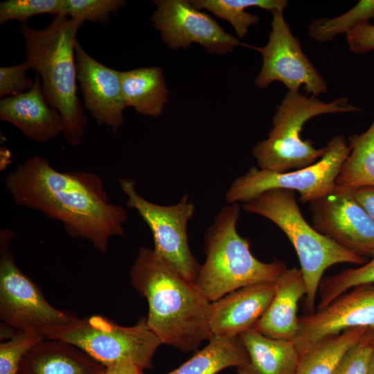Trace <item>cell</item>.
<instances>
[{"label": "cell", "instance_id": "6da1fadb", "mask_svg": "<svg viewBox=\"0 0 374 374\" xmlns=\"http://www.w3.org/2000/svg\"><path fill=\"white\" fill-rule=\"evenodd\" d=\"M6 187L15 204L60 222L69 236L90 242L103 253L112 238L125 236L127 211L109 200L95 173L61 172L35 156L8 175Z\"/></svg>", "mask_w": 374, "mask_h": 374}, {"label": "cell", "instance_id": "7a4b0ae2", "mask_svg": "<svg viewBox=\"0 0 374 374\" xmlns=\"http://www.w3.org/2000/svg\"><path fill=\"white\" fill-rule=\"evenodd\" d=\"M130 278L147 301V323L162 344L191 352L213 337L209 326L211 302L153 249H139Z\"/></svg>", "mask_w": 374, "mask_h": 374}, {"label": "cell", "instance_id": "3957f363", "mask_svg": "<svg viewBox=\"0 0 374 374\" xmlns=\"http://www.w3.org/2000/svg\"><path fill=\"white\" fill-rule=\"evenodd\" d=\"M83 21L65 15L53 16L45 28L33 29L22 24L26 62L42 80L48 103L61 114L63 135L72 145L82 141L87 118L77 95V65L75 46Z\"/></svg>", "mask_w": 374, "mask_h": 374}, {"label": "cell", "instance_id": "277c9868", "mask_svg": "<svg viewBox=\"0 0 374 374\" xmlns=\"http://www.w3.org/2000/svg\"><path fill=\"white\" fill-rule=\"evenodd\" d=\"M240 213L239 204H228L205 235L206 260L195 285L210 302L243 287L275 283L287 269L280 260L264 262L251 253L249 240L237 231Z\"/></svg>", "mask_w": 374, "mask_h": 374}, {"label": "cell", "instance_id": "5b68a950", "mask_svg": "<svg viewBox=\"0 0 374 374\" xmlns=\"http://www.w3.org/2000/svg\"><path fill=\"white\" fill-rule=\"evenodd\" d=\"M242 208L274 222L294 246L306 286L308 314L315 312L317 294L328 268L339 263L362 265L367 262L366 258L343 248L310 225L302 215L294 191L269 190L244 202Z\"/></svg>", "mask_w": 374, "mask_h": 374}, {"label": "cell", "instance_id": "8992f818", "mask_svg": "<svg viewBox=\"0 0 374 374\" xmlns=\"http://www.w3.org/2000/svg\"><path fill=\"white\" fill-rule=\"evenodd\" d=\"M347 97L326 103L300 91H287L277 107L268 137L252 150L259 168L276 172L305 168L323 155L326 148L317 149L309 139L301 138L304 124L310 118L326 114L359 112Z\"/></svg>", "mask_w": 374, "mask_h": 374}, {"label": "cell", "instance_id": "52a82bcc", "mask_svg": "<svg viewBox=\"0 0 374 374\" xmlns=\"http://www.w3.org/2000/svg\"><path fill=\"white\" fill-rule=\"evenodd\" d=\"M15 232L0 231V318L17 331L48 339L77 318L51 305L17 266L10 242Z\"/></svg>", "mask_w": 374, "mask_h": 374}, {"label": "cell", "instance_id": "ba28073f", "mask_svg": "<svg viewBox=\"0 0 374 374\" xmlns=\"http://www.w3.org/2000/svg\"><path fill=\"white\" fill-rule=\"evenodd\" d=\"M48 339L71 344L105 367L132 362L142 369L152 366L153 357L162 344L145 317L134 326H123L100 315L77 317Z\"/></svg>", "mask_w": 374, "mask_h": 374}, {"label": "cell", "instance_id": "9c48e42d", "mask_svg": "<svg viewBox=\"0 0 374 374\" xmlns=\"http://www.w3.org/2000/svg\"><path fill=\"white\" fill-rule=\"evenodd\" d=\"M325 148L319 160L303 168L280 172L252 166L232 182L225 195L226 202L244 203L272 189L297 191L303 204L318 199L336 186L341 166L350 153L343 135L334 136Z\"/></svg>", "mask_w": 374, "mask_h": 374}, {"label": "cell", "instance_id": "30bf717a", "mask_svg": "<svg viewBox=\"0 0 374 374\" xmlns=\"http://www.w3.org/2000/svg\"><path fill=\"white\" fill-rule=\"evenodd\" d=\"M136 181L122 178L119 187L127 195L126 205L137 211L153 236L154 252L184 278L195 285L201 265L192 253L187 226L195 213V204L185 194L173 205L152 203L138 193Z\"/></svg>", "mask_w": 374, "mask_h": 374}, {"label": "cell", "instance_id": "8fae6325", "mask_svg": "<svg viewBox=\"0 0 374 374\" xmlns=\"http://www.w3.org/2000/svg\"><path fill=\"white\" fill-rule=\"evenodd\" d=\"M271 32L267 43L253 47L262 56V65L256 84L265 89L273 82H280L288 91H299L317 97L328 91V85L311 61L303 53L299 40L292 33L283 10L271 11Z\"/></svg>", "mask_w": 374, "mask_h": 374}, {"label": "cell", "instance_id": "7c38bea8", "mask_svg": "<svg viewBox=\"0 0 374 374\" xmlns=\"http://www.w3.org/2000/svg\"><path fill=\"white\" fill-rule=\"evenodd\" d=\"M309 206L318 232L359 256L374 257V221L352 188L336 184Z\"/></svg>", "mask_w": 374, "mask_h": 374}, {"label": "cell", "instance_id": "4fadbf2b", "mask_svg": "<svg viewBox=\"0 0 374 374\" xmlns=\"http://www.w3.org/2000/svg\"><path fill=\"white\" fill-rule=\"evenodd\" d=\"M157 10L152 16L153 26L172 49L187 48L193 43L203 46L209 53L225 54L244 46L226 33L209 15L186 0H154Z\"/></svg>", "mask_w": 374, "mask_h": 374}, {"label": "cell", "instance_id": "5bb4252c", "mask_svg": "<svg viewBox=\"0 0 374 374\" xmlns=\"http://www.w3.org/2000/svg\"><path fill=\"white\" fill-rule=\"evenodd\" d=\"M360 327L374 328V284L356 286L323 308L299 317L292 341L301 357L319 340Z\"/></svg>", "mask_w": 374, "mask_h": 374}, {"label": "cell", "instance_id": "9a60e30c", "mask_svg": "<svg viewBox=\"0 0 374 374\" xmlns=\"http://www.w3.org/2000/svg\"><path fill=\"white\" fill-rule=\"evenodd\" d=\"M77 79L86 109L99 125H106L117 133L124 121L121 71L91 57L77 40L75 46Z\"/></svg>", "mask_w": 374, "mask_h": 374}, {"label": "cell", "instance_id": "2e32d148", "mask_svg": "<svg viewBox=\"0 0 374 374\" xmlns=\"http://www.w3.org/2000/svg\"><path fill=\"white\" fill-rule=\"evenodd\" d=\"M275 293V283L251 285L211 303L209 326L213 336L238 337L253 328L266 312Z\"/></svg>", "mask_w": 374, "mask_h": 374}, {"label": "cell", "instance_id": "e0dca14e", "mask_svg": "<svg viewBox=\"0 0 374 374\" xmlns=\"http://www.w3.org/2000/svg\"><path fill=\"white\" fill-rule=\"evenodd\" d=\"M0 118L14 125L27 137L39 143L52 140L64 130L61 114L45 97L37 73L28 91L1 99Z\"/></svg>", "mask_w": 374, "mask_h": 374}, {"label": "cell", "instance_id": "ac0fdd59", "mask_svg": "<svg viewBox=\"0 0 374 374\" xmlns=\"http://www.w3.org/2000/svg\"><path fill=\"white\" fill-rule=\"evenodd\" d=\"M306 293L301 269H287L275 282L274 297L254 328L272 339L293 341L299 326L298 304Z\"/></svg>", "mask_w": 374, "mask_h": 374}, {"label": "cell", "instance_id": "d6986e66", "mask_svg": "<svg viewBox=\"0 0 374 374\" xmlns=\"http://www.w3.org/2000/svg\"><path fill=\"white\" fill-rule=\"evenodd\" d=\"M104 368L78 347L44 338L26 353L18 374H100Z\"/></svg>", "mask_w": 374, "mask_h": 374}, {"label": "cell", "instance_id": "ffe728a7", "mask_svg": "<svg viewBox=\"0 0 374 374\" xmlns=\"http://www.w3.org/2000/svg\"><path fill=\"white\" fill-rule=\"evenodd\" d=\"M239 338L248 354V362L238 374H296L300 355L292 341L268 337L254 328Z\"/></svg>", "mask_w": 374, "mask_h": 374}, {"label": "cell", "instance_id": "44dd1931", "mask_svg": "<svg viewBox=\"0 0 374 374\" xmlns=\"http://www.w3.org/2000/svg\"><path fill=\"white\" fill-rule=\"evenodd\" d=\"M121 86L126 107L139 114L158 117L168 100V91L161 68L141 67L121 71Z\"/></svg>", "mask_w": 374, "mask_h": 374}, {"label": "cell", "instance_id": "7402d4cb", "mask_svg": "<svg viewBox=\"0 0 374 374\" xmlns=\"http://www.w3.org/2000/svg\"><path fill=\"white\" fill-rule=\"evenodd\" d=\"M369 328H351L319 340L301 356L296 374H335L348 352Z\"/></svg>", "mask_w": 374, "mask_h": 374}, {"label": "cell", "instance_id": "603a6c76", "mask_svg": "<svg viewBox=\"0 0 374 374\" xmlns=\"http://www.w3.org/2000/svg\"><path fill=\"white\" fill-rule=\"evenodd\" d=\"M247 352L239 337L213 336L208 344L176 369L166 374H217L229 368H239L248 362Z\"/></svg>", "mask_w": 374, "mask_h": 374}, {"label": "cell", "instance_id": "cb8c5ba5", "mask_svg": "<svg viewBox=\"0 0 374 374\" xmlns=\"http://www.w3.org/2000/svg\"><path fill=\"white\" fill-rule=\"evenodd\" d=\"M348 141L350 153L336 184L352 189L374 186V121L364 132L352 134Z\"/></svg>", "mask_w": 374, "mask_h": 374}, {"label": "cell", "instance_id": "d4e9b609", "mask_svg": "<svg viewBox=\"0 0 374 374\" xmlns=\"http://www.w3.org/2000/svg\"><path fill=\"white\" fill-rule=\"evenodd\" d=\"M190 3L197 9H206L216 17L228 21L237 36L243 38L250 26L258 21V17L245 11L249 7H259L269 11L284 10L286 0H193Z\"/></svg>", "mask_w": 374, "mask_h": 374}, {"label": "cell", "instance_id": "484cf974", "mask_svg": "<svg viewBox=\"0 0 374 374\" xmlns=\"http://www.w3.org/2000/svg\"><path fill=\"white\" fill-rule=\"evenodd\" d=\"M374 18V0H361L346 13L334 18L314 19L308 27V35L319 42L332 40L348 33L358 24Z\"/></svg>", "mask_w": 374, "mask_h": 374}, {"label": "cell", "instance_id": "4316f807", "mask_svg": "<svg viewBox=\"0 0 374 374\" xmlns=\"http://www.w3.org/2000/svg\"><path fill=\"white\" fill-rule=\"evenodd\" d=\"M364 284H374V257L359 267L346 269L322 278L317 310L327 306L349 290Z\"/></svg>", "mask_w": 374, "mask_h": 374}, {"label": "cell", "instance_id": "83f0119b", "mask_svg": "<svg viewBox=\"0 0 374 374\" xmlns=\"http://www.w3.org/2000/svg\"><path fill=\"white\" fill-rule=\"evenodd\" d=\"M64 0H8L0 3V24L11 20L26 22L43 14L63 15Z\"/></svg>", "mask_w": 374, "mask_h": 374}, {"label": "cell", "instance_id": "f1b7e54d", "mask_svg": "<svg viewBox=\"0 0 374 374\" xmlns=\"http://www.w3.org/2000/svg\"><path fill=\"white\" fill-rule=\"evenodd\" d=\"M125 3L123 0H64L63 15L106 24L110 14L117 12Z\"/></svg>", "mask_w": 374, "mask_h": 374}, {"label": "cell", "instance_id": "f546056e", "mask_svg": "<svg viewBox=\"0 0 374 374\" xmlns=\"http://www.w3.org/2000/svg\"><path fill=\"white\" fill-rule=\"evenodd\" d=\"M39 335L17 331L10 339L0 344V374H18L26 353L37 341Z\"/></svg>", "mask_w": 374, "mask_h": 374}, {"label": "cell", "instance_id": "4dcf8cb0", "mask_svg": "<svg viewBox=\"0 0 374 374\" xmlns=\"http://www.w3.org/2000/svg\"><path fill=\"white\" fill-rule=\"evenodd\" d=\"M374 350L373 329L346 354L335 374H370L371 358Z\"/></svg>", "mask_w": 374, "mask_h": 374}, {"label": "cell", "instance_id": "1f68e13d", "mask_svg": "<svg viewBox=\"0 0 374 374\" xmlns=\"http://www.w3.org/2000/svg\"><path fill=\"white\" fill-rule=\"evenodd\" d=\"M30 69L26 62L0 68L1 98L24 93L33 87L34 80L27 76V71Z\"/></svg>", "mask_w": 374, "mask_h": 374}, {"label": "cell", "instance_id": "d6a6232c", "mask_svg": "<svg viewBox=\"0 0 374 374\" xmlns=\"http://www.w3.org/2000/svg\"><path fill=\"white\" fill-rule=\"evenodd\" d=\"M349 49L354 53H366L374 50V24L362 22L346 34Z\"/></svg>", "mask_w": 374, "mask_h": 374}, {"label": "cell", "instance_id": "836d02e7", "mask_svg": "<svg viewBox=\"0 0 374 374\" xmlns=\"http://www.w3.org/2000/svg\"><path fill=\"white\" fill-rule=\"evenodd\" d=\"M354 197L374 221V186L353 189Z\"/></svg>", "mask_w": 374, "mask_h": 374}, {"label": "cell", "instance_id": "e575fe53", "mask_svg": "<svg viewBox=\"0 0 374 374\" xmlns=\"http://www.w3.org/2000/svg\"><path fill=\"white\" fill-rule=\"evenodd\" d=\"M143 370L132 362H122L105 367L100 374H143Z\"/></svg>", "mask_w": 374, "mask_h": 374}, {"label": "cell", "instance_id": "d590c367", "mask_svg": "<svg viewBox=\"0 0 374 374\" xmlns=\"http://www.w3.org/2000/svg\"><path fill=\"white\" fill-rule=\"evenodd\" d=\"M370 374H374V350L373 351L370 362Z\"/></svg>", "mask_w": 374, "mask_h": 374}, {"label": "cell", "instance_id": "8d00e7d4", "mask_svg": "<svg viewBox=\"0 0 374 374\" xmlns=\"http://www.w3.org/2000/svg\"><path fill=\"white\" fill-rule=\"evenodd\" d=\"M373 346H374V328L373 329Z\"/></svg>", "mask_w": 374, "mask_h": 374}]
</instances>
